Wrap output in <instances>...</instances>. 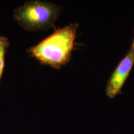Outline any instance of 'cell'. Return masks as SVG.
I'll return each instance as SVG.
<instances>
[{
  "label": "cell",
  "mask_w": 134,
  "mask_h": 134,
  "mask_svg": "<svg viewBox=\"0 0 134 134\" xmlns=\"http://www.w3.org/2000/svg\"><path fill=\"white\" fill-rule=\"evenodd\" d=\"M133 64L134 50L130 48L109 78L105 88V94L108 98L113 99L120 93Z\"/></svg>",
  "instance_id": "3"
},
{
  "label": "cell",
  "mask_w": 134,
  "mask_h": 134,
  "mask_svg": "<svg viewBox=\"0 0 134 134\" xmlns=\"http://www.w3.org/2000/svg\"><path fill=\"white\" fill-rule=\"evenodd\" d=\"M9 46L10 43L8 38L6 37L0 36V81L4 69L6 54Z\"/></svg>",
  "instance_id": "4"
},
{
  "label": "cell",
  "mask_w": 134,
  "mask_h": 134,
  "mask_svg": "<svg viewBox=\"0 0 134 134\" xmlns=\"http://www.w3.org/2000/svg\"><path fill=\"white\" fill-rule=\"evenodd\" d=\"M78 24L72 23L55 31L27 50L29 54L40 63L60 69L69 62L74 49Z\"/></svg>",
  "instance_id": "1"
},
{
  "label": "cell",
  "mask_w": 134,
  "mask_h": 134,
  "mask_svg": "<svg viewBox=\"0 0 134 134\" xmlns=\"http://www.w3.org/2000/svg\"><path fill=\"white\" fill-rule=\"evenodd\" d=\"M131 48L134 50V37H133V41H132V46H131Z\"/></svg>",
  "instance_id": "5"
},
{
  "label": "cell",
  "mask_w": 134,
  "mask_h": 134,
  "mask_svg": "<svg viewBox=\"0 0 134 134\" xmlns=\"http://www.w3.org/2000/svg\"><path fill=\"white\" fill-rule=\"evenodd\" d=\"M61 9L60 6L52 2L28 1L14 10L13 18L27 31H47L54 26Z\"/></svg>",
  "instance_id": "2"
}]
</instances>
